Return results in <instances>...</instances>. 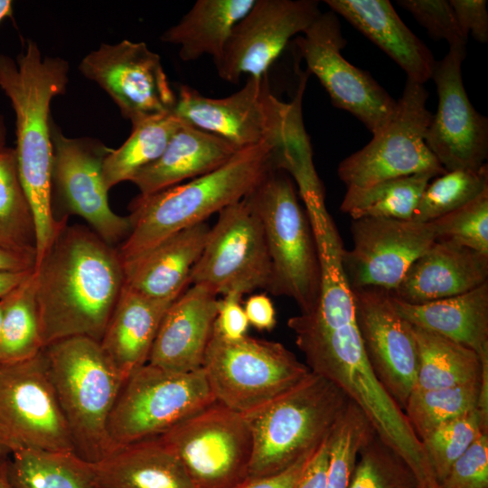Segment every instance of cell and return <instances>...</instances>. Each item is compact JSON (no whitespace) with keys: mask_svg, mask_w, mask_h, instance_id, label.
Masks as SVG:
<instances>
[{"mask_svg":"<svg viewBox=\"0 0 488 488\" xmlns=\"http://www.w3.org/2000/svg\"><path fill=\"white\" fill-rule=\"evenodd\" d=\"M364 411L349 399L327 436L326 488H348L360 449L374 432Z\"/></svg>","mask_w":488,"mask_h":488,"instance_id":"cell-37","label":"cell"},{"mask_svg":"<svg viewBox=\"0 0 488 488\" xmlns=\"http://www.w3.org/2000/svg\"><path fill=\"white\" fill-rule=\"evenodd\" d=\"M36 253L20 251L0 245V272L34 269Z\"/></svg>","mask_w":488,"mask_h":488,"instance_id":"cell-49","label":"cell"},{"mask_svg":"<svg viewBox=\"0 0 488 488\" xmlns=\"http://www.w3.org/2000/svg\"><path fill=\"white\" fill-rule=\"evenodd\" d=\"M69 62L43 56L27 40L15 59L0 54V89L15 115L17 168L36 230V262L50 247L61 224L52 201L51 103L65 93Z\"/></svg>","mask_w":488,"mask_h":488,"instance_id":"cell-2","label":"cell"},{"mask_svg":"<svg viewBox=\"0 0 488 488\" xmlns=\"http://www.w3.org/2000/svg\"><path fill=\"white\" fill-rule=\"evenodd\" d=\"M390 299L411 325L474 351L488 364V282L467 293L424 304H408L391 296Z\"/></svg>","mask_w":488,"mask_h":488,"instance_id":"cell-27","label":"cell"},{"mask_svg":"<svg viewBox=\"0 0 488 488\" xmlns=\"http://www.w3.org/2000/svg\"><path fill=\"white\" fill-rule=\"evenodd\" d=\"M288 154L289 142L261 143L239 149L222 166L186 183L139 194L128 206L131 230L117 249L122 261L245 199L271 172L286 170Z\"/></svg>","mask_w":488,"mask_h":488,"instance_id":"cell-3","label":"cell"},{"mask_svg":"<svg viewBox=\"0 0 488 488\" xmlns=\"http://www.w3.org/2000/svg\"><path fill=\"white\" fill-rule=\"evenodd\" d=\"M271 262L262 223L245 199L218 212L203 250L190 273V284L216 295L242 296L268 290Z\"/></svg>","mask_w":488,"mask_h":488,"instance_id":"cell-12","label":"cell"},{"mask_svg":"<svg viewBox=\"0 0 488 488\" xmlns=\"http://www.w3.org/2000/svg\"><path fill=\"white\" fill-rule=\"evenodd\" d=\"M488 190V165L436 176L423 192L412 221L430 222L469 203Z\"/></svg>","mask_w":488,"mask_h":488,"instance_id":"cell-38","label":"cell"},{"mask_svg":"<svg viewBox=\"0 0 488 488\" xmlns=\"http://www.w3.org/2000/svg\"><path fill=\"white\" fill-rule=\"evenodd\" d=\"M352 247L342 263L352 289L378 287L388 292L410 266L437 240L429 222L389 218H361L351 225Z\"/></svg>","mask_w":488,"mask_h":488,"instance_id":"cell-17","label":"cell"},{"mask_svg":"<svg viewBox=\"0 0 488 488\" xmlns=\"http://www.w3.org/2000/svg\"><path fill=\"white\" fill-rule=\"evenodd\" d=\"M334 107L346 110L375 134L394 116L398 102L371 76L342 54L346 45L340 21L333 11L321 13L295 41Z\"/></svg>","mask_w":488,"mask_h":488,"instance_id":"cell-13","label":"cell"},{"mask_svg":"<svg viewBox=\"0 0 488 488\" xmlns=\"http://www.w3.org/2000/svg\"><path fill=\"white\" fill-rule=\"evenodd\" d=\"M6 126L4 117L0 114V149L5 146Z\"/></svg>","mask_w":488,"mask_h":488,"instance_id":"cell-54","label":"cell"},{"mask_svg":"<svg viewBox=\"0 0 488 488\" xmlns=\"http://www.w3.org/2000/svg\"><path fill=\"white\" fill-rule=\"evenodd\" d=\"M214 401L202 368L183 373L146 363L127 377L114 404L112 449L161 436Z\"/></svg>","mask_w":488,"mask_h":488,"instance_id":"cell-9","label":"cell"},{"mask_svg":"<svg viewBox=\"0 0 488 488\" xmlns=\"http://www.w3.org/2000/svg\"><path fill=\"white\" fill-rule=\"evenodd\" d=\"M98 488H99V487L98 486Z\"/></svg>","mask_w":488,"mask_h":488,"instance_id":"cell-56","label":"cell"},{"mask_svg":"<svg viewBox=\"0 0 488 488\" xmlns=\"http://www.w3.org/2000/svg\"><path fill=\"white\" fill-rule=\"evenodd\" d=\"M427 98L424 84L407 79L391 119L339 164L337 174L347 188L420 173H446L425 143L433 116L427 108Z\"/></svg>","mask_w":488,"mask_h":488,"instance_id":"cell-10","label":"cell"},{"mask_svg":"<svg viewBox=\"0 0 488 488\" xmlns=\"http://www.w3.org/2000/svg\"><path fill=\"white\" fill-rule=\"evenodd\" d=\"M327 437L310 457L293 488H326Z\"/></svg>","mask_w":488,"mask_h":488,"instance_id":"cell-47","label":"cell"},{"mask_svg":"<svg viewBox=\"0 0 488 488\" xmlns=\"http://www.w3.org/2000/svg\"><path fill=\"white\" fill-rule=\"evenodd\" d=\"M181 123L170 113L132 126L128 138L118 148H110L103 160L102 176L108 191L120 183L130 182L140 170L155 161Z\"/></svg>","mask_w":488,"mask_h":488,"instance_id":"cell-33","label":"cell"},{"mask_svg":"<svg viewBox=\"0 0 488 488\" xmlns=\"http://www.w3.org/2000/svg\"><path fill=\"white\" fill-rule=\"evenodd\" d=\"M47 374L77 455L90 464L112 451L108 419L125 382L99 342L70 337L42 349Z\"/></svg>","mask_w":488,"mask_h":488,"instance_id":"cell-4","label":"cell"},{"mask_svg":"<svg viewBox=\"0 0 488 488\" xmlns=\"http://www.w3.org/2000/svg\"><path fill=\"white\" fill-rule=\"evenodd\" d=\"M2 318H3V298L0 300V335H1V327H2Z\"/></svg>","mask_w":488,"mask_h":488,"instance_id":"cell-55","label":"cell"},{"mask_svg":"<svg viewBox=\"0 0 488 488\" xmlns=\"http://www.w3.org/2000/svg\"><path fill=\"white\" fill-rule=\"evenodd\" d=\"M239 150L216 135L182 122L161 155L130 182L139 194L149 195L218 169Z\"/></svg>","mask_w":488,"mask_h":488,"instance_id":"cell-25","label":"cell"},{"mask_svg":"<svg viewBox=\"0 0 488 488\" xmlns=\"http://www.w3.org/2000/svg\"><path fill=\"white\" fill-rule=\"evenodd\" d=\"M420 173L389 179L362 187H348L340 210L352 220L389 218L410 221L423 192L432 178Z\"/></svg>","mask_w":488,"mask_h":488,"instance_id":"cell-32","label":"cell"},{"mask_svg":"<svg viewBox=\"0 0 488 488\" xmlns=\"http://www.w3.org/2000/svg\"><path fill=\"white\" fill-rule=\"evenodd\" d=\"M255 0H198L174 25L161 36L164 42L178 45L183 61L212 57L221 59L231 32Z\"/></svg>","mask_w":488,"mask_h":488,"instance_id":"cell-29","label":"cell"},{"mask_svg":"<svg viewBox=\"0 0 488 488\" xmlns=\"http://www.w3.org/2000/svg\"><path fill=\"white\" fill-rule=\"evenodd\" d=\"M33 272L3 298L0 366L30 360L43 349Z\"/></svg>","mask_w":488,"mask_h":488,"instance_id":"cell-34","label":"cell"},{"mask_svg":"<svg viewBox=\"0 0 488 488\" xmlns=\"http://www.w3.org/2000/svg\"><path fill=\"white\" fill-rule=\"evenodd\" d=\"M0 245L36 253L33 211L23 188L15 150L0 149Z\"/></svg>","mask_w":488,"mask_h":488,"instance_id":"cell-35","label":"cell"},{"mask_svg":"<svg viewBox=\"0 0 488 488\" xmlns=\"http://www.w3.org/2000/svg\"><path fill=\"white\" fill-rule=\"evenodd\" d=\"M79 70L111 98L132 126L174 111L176 93L160 56L145 42L103 43L81 60Z\"/></svg>","mask_w":488,"mask_h":488,"instance_id":"cell-15","label":"cell"},{"mask_svg":"<svg viewBox=\"0 0 488 488\" xmlns=\"http://www.w3.org/2000/svg\"><path fill=\"white\" fill-rule=\"evenodd\" d=\"M244 311L249 324L258 330L271 331L277 324L274 305L266 295L251 296Z\"/></svg>","mask_w":488,"mask_h":488,"instance_id":"cell-48","label":"cell"},{"mask_svg":"<svg viewBox=\"0 0 488 488\" xmlns=\"http://www.w3.org/2000/svg\"><path fill=\"white\" fill-rule=\"evenodd\" d=\"M206 222L183 229L147 251L123 262L124 286L155 299H175L190 284V273L205 246Z\"/></svg>","mask_w":488,"mask_h":488,"instance_id":"cell-23","label":"cell"},{"mask_svg":"<svg viewBox=\"0 0 488 488\" xmlns=\"http://www.w3.org/2000/svg\"><path fill=\"white\" fill-rule=\"evenodd\" d=\"M7 459L0 462V488H14L8 479Z\"/></svg>","mask_w":488,"mask_h":488,"instance_id":"cell-52","label":"cell"},{"mask_svg":"<svg viewBox=\"0 0 488 488\" xmlns=\"http://www.w3.org/2000/svg\"><path fill=\"white\" fill-rule=\"evenodd\" d=\"M440 488H488V434L455 460Z\"/></svg>","mask_w":488,"mask_h":488,"instance_id":"cell-43","label":"cell"},{"mask_svg":"<svg viewBox=\"0 0 488 488\" xmlns=\"http://www.w3.org/2000/svg\"><path fill=\"white\" fill-rule=\"evenodd\" d=\"M482 434H488V420L476 408L439 426L420 440L439 486L455 460Z\"/></svg>","mask_w":488,"mask_h":488,"instance_id":"cell-39","label":"cell"},{"mask_svg":"<svg viewBox=\"0 0 488 488\" xmlns=\"http://www.w3.org/2000/svg\"><path fill=\"white\" fill-rule=\"evenodd\" d=\"M303 74L296 99L286 103L270 90L267 74L248 77L235 93L220 99L181 85L173 114L182 122L216 135L239 149L265 142L286 144L302 123Z\"/></svg>","mask_w":488,"mask_h":488,"instance_id":"cell-7","label":"cell"},{"mask_svg":"<svg viewBox=\"0 0 488 488\" xmlns=\"http://www.w3.org/2000/svg\"><path fill=\"white\" fill-rule=\"evenodd\" d=\"M459 29L467 40L469 34L481 43L488 41V12L485 0H449Z\"/></svg>","mask_w":488,"mask_h":488,"instance_id":"cell-44","label":"cell"},{"mask_svg":"<svg viewBox=\"0 0 488 488\" xmlns=\"http://www.w3.org/2000/svg\"><path fill=\"white\" fill-rule=\"evenodd\" d=\"M262 223L271 262L267 291L297 304L300 314L315 306L321 288V266L306 211L284 170L271 172L245 198Z\"/></svg>","mask_w":488,"mask_h":488,"instance_id":"cell-6","label":"cell"},{"mask_svg":"<svg viewBox=\"0 0 488 488\" xmlns=\"http://www.w3.org/2000/svg\"><path fill=\"white\" fill-rule=\"evenodd\" d=\"M7 474L14 488H98L93 465L72 451L19 447Z\"/></svg>","mask_w":488,"mask_h":488,"instance_id":"cell-31","label":"cell"},{"mask_svg":"<svg viewBox=\"0 0 488 488\" xmlns=\"http://www.w3.org/2000/svg\"><path fill=\"white\" fill-rule=\"evenodd\" d=\"M314 452L302 456L283 471L267 476L249 478L236 488H293Z\"/></svg>","mask_w":488,"mask_h":488,"instance_id":"cell-46","label":"cell"},{"mask_svg":"<svg viewBox=\"0 0 488 488\" xmlns=\"http://www.w3.org/2000/svg\"><path fill=\"white\" fill-rule=\"evenodd\" d=\"M52 201L82 218L109 245L121 244L131 230L128 216L109 206L102 164L110 148L97 138L69 137L51 122Z\"/></svg>","mask_w":488,"mask_h":488,"instance_id":"cell-14","label":"cell"},{"mask_svg":"<svg viewBox=\"0 0 488 488\" xmlns=\"http://www.w3.org/2000/svg\"><path fill=\"white\" fill-rule=\"evenodd\" d=\"M465 46H449L436 61L431 79L438 105L425 136V143L446 172L478 169L488 155V120L477 112L466 94L462 64Z\"/></svg>","mask_w":488,"mask_h":488,"instance_id":"cell-16","label":"cell"},{"mask_svg":"<svg viewBox=\"0 0 488 488\" xmlns=\"http://www.w3.org/2000/svg\"><path fill=\"white\" fill-rule=\"evenodd\" d=\"M321 13L315 0H255L215 63L218 75L236 84L242 75L267 74L289 40L304 33Z\"/></svg>","mask_w":488,"mask_h":488,"instance_id":"cell-19","label":"cell"},{"mask_svg":"<svg viewBox=\"0 0 488 488\" xmlns=\"http://www.w3.org/2000/svg\"><path fill=\"white\" fill-rule=\"evenodd\" d=\"M92 465L99 488H196L160 436L118 447Z\"/></svg>","mask_w":488,"mask_h":488,"instance_id":"cell-28","label":"cell"},{"mask_svg":"<svg viewBox=\"0 0 488 488\" xmlns=\"http://www.w3.org/2000/svg\"><path fill=\"white\" fill-rule=\"evenodd\" d=\"M340 14L379 46L407 74L424 84L431 79L435 59L429 49L402 22L388 0H325Z\"/></svg>","mask_w":488,"mask_h":488,"instance_id":"cell-24","label":"cell"},{"mask_svg":"<svg viewBox=\"0 0 488 488\" xmlns=\"http://www.w3.org/2000/svg\"><path fill=\"white\" fill-rule=\"evenodd\" d=\"M175 299L151 298L123 286L99 343L125 380L148 362L161 322Z\"/></svg>","mask_w":488,"mask_h":488,"instance_id":"cell-26","label":"cell"},{"mask_svg":"<svg viewBox=\"0 0 488 488\" xmlns=\"http://www.w3.org/2000/svg\"><path fill=\"white\" fill-rule=\"evenodd\" d=\"M13 14V1L0 0V23Z\"/></svg>","mask_w":488,"mask_h":488,"instance_id":"cell-53","label":"cell"},{"mask_svg":"<svg viewBox=\"0 0 488 488\" xmlns=\"http://www.w3.org/2000/svg\"><path fill=\"white\" fill-rule=\"evenodd\" d=\"M349 399L334 383L310 371L281 396L242 414L253 438L249 478L283 471L314 452L328 436Z\"/></svg>","mask_w":488,"mask_h":488,"instance_id":"cell-5","label":"cell"},{"mask_svg":"<svg viewBox=\"0 0 488 488\" xmlns=\"http://www.w3.org/2000/svg\"><path fill=\"white\" fill-rule=\"evenodd\" d=\"M196 488H236L249 479L253 438L245 417L214 401L160 436Z\"/></svg>","mask_w":488,"mask_h":488,"instance_id":"cell-11","label":"cell"},{"mask_svg":"<svg viewBox=\"0 0 488 488\" xmlns=\"http://www.w3.org/2000/svg\"><path fill=\"white\" fill-rule=\"evenodd\" d=\"M429 223L437 239H448L488 255V190Z\"/></svg>","mask_w":488,"mask_h":488,"instance_id":"cell-41","label":"cell"},{"mask_svg":"<svg viewBox=\"0 0 488 488\" xmlns=\"http://www.w3.org/2000/svg\"><path fill=\"white\" fill-rule=\"evenodd\" d=\"M411 326L418 351L414 389L481 383L483 375L488 373V364H483L474 351L434 332Z\"/></svg>","mask_w":488,"mask_h":488,"instance_id":"cell-30","label":"cell"},{"mask_svg":"<svg viewBox=\"0 0 488 488\" xmlns=\"http://www.w3.org/2000/svg\"><path fill=\"white\" fill-rule=\"evenodd\" d=\"M19 447V444L0 422V462L7 459Z\"/></svg>","mask_w":488,"mask_h":488,"instance_id":"cell-51","label":"cell"},{"mask_svg":"<svg viewBox=\"0 0 488 488\" xmlns=\"http://www.w3.org/2000/svg\"><path fill=\"white\" fill-rule=\"evenodd\" d=\"M352 290L367 360L380 383L403 410L418 373L412 326L394 309L388 291L378 287Z\"/></svg>","mask_w":488,"mask_h":488,"instance_id":"cell-20","label":"cell"},{"mask_svg":"<svg viewBox=\"0 0 488 488\" xmlns=\"http://www.w3.org/2000/svg\"><path fill=\"white\" fill-rule=\"evenodd\" d=\"M241 297L236 294H229L219 299L214 329L229 341L239 340L247 335L249 324L244 308L240 305Z\"/></svg>","mask_w":488,"mask_h":488,"instance_id":"cell-45","label":"cell"},{"mask_svg":"<svg viewBox=\"0 0 488 488\" xmlns=\"http://www.w3.org/2000/svg\"><path fill=\"white\" fill-rule=\"evenodd\" d=\"M33 270L0 272V300L16 288Z\"/></svg>","mask_w":488,"mask_h":488,"instance_id":"cell-50","label":"cell"},{"mask_svg":"<svg viewBox=\"0 0 488 488\" xmlns=\"http://www.w3.org/2000/svg\"><path fill=\"white\" fill-rule=\"evenodd\" d=\"M427 31L430 37L446 40L449 46L464 45L463 36L454 10L446 0H397Z\"/></svg>","mask_w":488,"mask_h":488,"instance_id":"cell-42","label":"cell"},{"mask_svg":"<svg viewBox=\"0 0 488 488\" xmlns=\"http://www.w3.org/2000/svg\"><path fill=\"white\" fill-rule=\"evenodd\" d=\"M202 368L215 400L240 414L281 396L311 371L280 343L248 335L229 341L214 327Z\"/></svg>","mask_w":488,"mask_h":488,"instance_id":"cell-8","label":"cell"},{"mask_svg":"<svg viewBox=\"0 0 488 488\" xmlns=\"http://www.w3.org/2000/svg\"><path fill=\"white\" fill-rule=\"evenodd\" d=\"M359 455L348 488H419L407 462L375 431Z\"/></svg>","mask_w":488,"mask_h":488,"instance_id":"cell-40","label":"cell"},{"mask_svg":"<svg viewBox=\"0 0 488 488\" xmlns=\"http://www.w3.org/2000/svg\"><path fill=\"white\" fill-rule=\"evenodd\" d=\"M486 282L488 255L448 239H437L389 293L417 305L459 296Z\"/></svg>","mask_w":488,"mask_h":488,"instance_id":"cell-22","label":"cell"},{"mask_svg":"<svg viewBox=\"0 0 488 488\" xmlns=\"http://www.w3.org/2000/svg\"><path fill=\"white\" fill-rule=\"evenodd\" d=\"M217 296L202 285L186 288L167 309L147 363L183 373L202 369L218 313Z\"/></svg>","mask_w":488,"mask_h":488,"instance_id":"cell-21","label":"cell"},{"mask_svg":"<svg viewBox=\"0 0 488 488\" xmlns=\"http://www.w3.org/2000/svg\"><path fill=\"white\" fill-rule=\"evenodd\" d=\"M481 383L435 389H414L403 411L418 439L439 426L478 408Z\"/></svg>","mask_w":488,"mask_h":488,"instance_id":"cell-36","label":"cell"},{"mask_svg":"<svg viewBox=\"0 0 488 488\" xmlns=\"http://www.w3.org/2000/svg\"><path fill=\"white\" fill-rule=\"evenodd\" d=\"M67 218L33 272L43 348L78 336L100 342L124 286L117 249Z\"/></svg>","mask_w":488,"mask_h":488,"instance_id":"cell-1","label":"cell"},{"mask_svg":"<svg viewBox=\"0 0 488 488\" xmlns=\"http://www.w3.org/2000/svg\"><path fill=\"white\" fill-rule=\"evenodd\" d=\"M0 422L21 447L75 452L42 351L0 366Z\"/></svg>","mask_w":488,"mask_h":488,"instance_id":"cell-18","label":"cell"}]
</instances>
